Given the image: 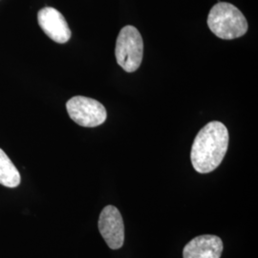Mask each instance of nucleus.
Listing matches in <instances>:
<instances>
[{
  "instance_id": "nucleus-1",
  "label": "nucleus",
  "mask_w": 258,
  "mask_h": 258,
  "mask_svg": "<svg viewBox=\"0 0 258 258\" xmlns=\"http://www.w3.org/2000/svg\"><path fill=\"white\" fill-rule=\"evenodd\" d=\"M229 147V131L217 120L209 122L195 137L190 152L194 169L202 174L216 169L224 159Z\"/></svg>"
},
{
  "instance_id": "nucleus-2",
  "label": "nucleus",
  "mask_w": 258,
  "mask_h": 258,
  "mask_svg": "<svg viewBox=\"0 0 258 258\" xmlns=\"http://www.w3.org/2000/svg\"><path fill=\"white\" fill-rule=\"evenodd\" d=\"M208 25L216 37L227 40L243 37L248 31L245 16L234 5L227 2H218L212 7Z\"/></svg>"
},
{
  "instance_id": "nucleus-3",
  "label": "nucleus",
  "mask_w": 258,
  "mask_h": 258,
  "mask_svg": "<svg viewBox=\"0 0 258 258\" xmlns=\"http://www.w3.org/2000/svg\"><path fill=\"white\" fill-rule=\"evenodd\" d=\"M115 55L118 64L128 72H135L143 60L144 41L137 28L131 25L120 30L116 41Z\"/></svg>"
},
{
  "instance_id": "nucleus-4",
  "label": "nucleus",
  "mask_w": 258,
  "mask_h": 258,
  "mask_svg": "<svg viewBox=\"0 0 258 258\" xmlns=\"http://www.w3.org/2000/svg\"><path fill=\"white\" fill-rule=\"evenodd\" d=\"M66 109L70 118L84 127L99 126L107 118L106 109L101 102L83 96L70 99L66 103Z\"/></svg>"
},
{
  "instance_id": "nucleus-5",
  "label": "nucleus",
  "mask_w": 258,
  "mask_h": 258,
  "mask_svg": "<svg viewBox=\"0 0 258 258\" xmlns=\"http://www.w3.org/2000/svg\"><path fill=\"white\" fill-rule=\"evenodd\" d=\"M99 231L111 249H119L124 242V225L120 211L114 206H106L99 218Z\"/></svg>"
},
{
  "instance_id": "nucleus-6",
  "label": "nucleus",
  "mask_w": 258,
  "mask_h": 258,
  "mask_svg": "<svg viewBox=\"0 0 258 258\" xmlns=\"http://www.w3.org/2000/svg\"><path fill=\"white\" fill-rule=\"evenodd\" d=\"M42 31L57 43H66L71 38V30L60 12L52 7L42 8L37 14Z\"/></svg>"
},
{
  "instance_id": "nucleus-7",
  "label": "nucleus",
  "mask_w": 258,
  "mask_h": 258,
  "mask_svg": "<svg viewBox=\"0 0 258 258\" xmlns=\"http://www.w3.org/2000/svg\"><path fill=\"white\" fill-rule=\"evenodd\" d=\"M220 237L204 234L189 241L183 250L184 258H220L223 251Z\"/></svg>"
},
{
  "instance_id": "nucleus-8",
  "label": "nucleus",
  "mask_w": 258,
  "mask_h": 258,
  "mask_svg": "<svg viewBox=\"0 0 258 258\" xmlns=\"http://www.w3.org/2000/svg\"><path fill=\"white\" fill-rule=\"evenodd\" d=\"M21 181L18 168L7 154L0 148V184L7 187H17Z\"/></svg>"
}]
</instances>
